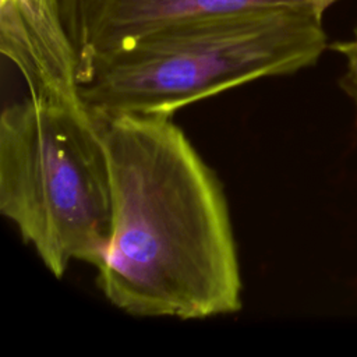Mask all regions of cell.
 <instances>
[{"label":"cell","mask_w":357,"mask_h":357,"mask_svg":"<svg viewBox=\"0 0 357 357\" xmlns=\"http://www.w3.org/2000/svg\"><path fill=\"white\" fill-rule=\"evenodd\" d=\"M339 0H60L75 49L79 84L103 59L162 28L255 7H314L326 11Z\"/></svg>","instance_id":"obj_4"},{"label":"cell","mask_w":357,"mask_h":357,"mask_svg":"<svg viewBox=\"0 0 357 357\" xmlns=\"http://www.w3.org/2000/svg\"><path fill=\"white\" fill-rule=\"evenodd\" d=\"M0 212L49 272L99 264L112 187L103 123L82 100L29 95L0 117Z\"/></svg>","instance_id":"obj_3"},{"label":"cell","mask_w":357,"mask_h":357,"mask_svg":"<svg viewBox=\"0 0 357 357\" xmlns=\"http://www.w3.org/2000/svg\"><path fill=\"white\" fill-rule=\"evenodd\" d=\"M314 7H255L155 31L95 64L79 98L99 120L172 116L220 92L317 64L326 47Z\"/></svg>","instance_id":"obj_2"},{"label":"cell","mask_w":357,"mask_h":357,"mask_svg":"<svg viewBox=\"0 0 357 357\" xmlns=\"http://www.w3.org/2000/svg\"><path fill=\"white\" fill-rule=\"evenodd\" d=\"M112 220L96 284L139 318L206 319L243 307L223 185L172 116L103 121Z\"/></svg>","instance_id":"obj_1"},{"label":"cell","mask_w":357,"mask_h":357,"mask_svg":"<svg viewBox=\"0 0 357 357\" xmlns=\"http://www.w3.org/2000/svg\"><path fill=\"white\" fill-rule=\"evenodd\" d=\"M0 50L29 95L79 100V68L60 0H0Z\"/></svg>","instance_id":"obj_5"},{"label":"cell","mask_w":357,"mask_h":357,"mask_svg":"<svg viewBox=\"0 0 357 357\" xmlns=\"http://www.w3.org/2000/svg\"><path fill=\"white\" fill-rule=\"evenodd\" d=\"M329 47L344 59V73L340 78V86L353 102L357 120V25L351 38L333 42Z\"/></svg>","instance_id":"obj_6"}]
</instances>
